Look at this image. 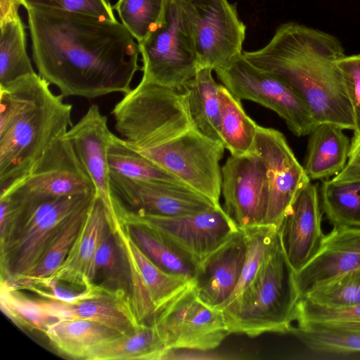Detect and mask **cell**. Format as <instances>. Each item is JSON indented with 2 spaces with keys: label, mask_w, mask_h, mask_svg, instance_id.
I'll list each match as a JSON object with an SVG mask.
<instances>
[{
  "label": "cell",
  "mask_w": 360,
  "mask_h": 360,
  "mask_svg": "<svg viewBox=\"0 0 360 360\" xmlns=\"http://www.w3.org/2000/svg\"><path fill=\"white\" fill-rule=\"evenodd\" d=\"M101 274L98 284L106 290L130 296L131 276L126 255L110 225L100 243L90 265L87 282L89 288Z\"/></svg>",
  "instance_id": "f546056e"
},
{
  "label": "cell",
  "mask_w": 360,
  "mask_h": 360,
  "mask_svg": "<svg viewBox=\"0 0 360 360\" xmlns=\"http://www.w3.org/2000/svg\"><path fill=\"white\" fill-rule=\"evenodd\" d=\"M225 149L221 141L193 128L160 145L136 151L221 206L220 160Z\"/></svg>",
  "instance_id": "ba28073f"
},
{
  "label": "cell",
  "mask_w": 360,
  "mask_h": 360,
  "mask_svg": "<svg viewBox=\"0 0 360 360\" xmlns=\"http://www.w3.org/2000/svg\"><path fill=\"white\" fill-rule=\"evenodd\" d=\"M24 8H41L87 14L117 21L113 6L108 0H20Z\"/></svg>",
  "instance_id": "f35d334b"
},
{
  "label": "cell",
  "mask_w": 360,
  "mask_h": 360,
  "mask_svg": "<svg viewBox=\"0 0 360 360\" xmlns=\"http://www.w3.org/2000/svg\"><path fill=\"white\" fill-rule=\"evenodd\" d=\"M255 151L262 160L269 184V202L263 224L277 228L297 193L310 179L284 135L258 125Z\"/></svg>",
  "instance_id": "9a60e30c"
},
{
  "label": "cell",
  "mask_w": 360,
  "mask_h": 360,
  "mask_svg": "<svg viewBox=\"0 0 360 360\" xmlns=\"http://www.w3.org/2000/svg\"><path fill=\"white\" fill-rule=\"evenodd\" d=\"M218 98L221 115V138L231 155H243L255 150L258 124L245 112L241 102L223 84Z\"/></svg>",
  "instance_id": "1f68e13d"
},
{
  "label": "cell",
  "mask_w": 360,
  "mask_h": 360,
  "mask_svg": "<svg viewBox=\"0 0 360 360\" xmlns=\"http://www.w3.org/2000/svg\"><path fill=\"white\" fill-rule=\"evenodd\" d=\"M123 214L155 229L197 265L240 229L221 206L183 216L164 217L134 212L117 206Z\"/></svg>",
  "instance_id": "4fadbf2b"
},
{
  "label": "cell",
  "mask_w": 360,
  "mask_h": 360,
  "mask_svg": "<svg viewBox=\"0 0 360 360\" xmlns=\"http://www.w3.org/2000/svg\"><path fill=\"white\" fill-rule=\"evenodd\" d=\"M295 321L297 324L311 321L360 322V303L347 307L330 308L302 299L296 304Z\"/></svg>",
  "instance_id": "ab89813d"
},
{
  "label": "cell",
  "mask_w": 360,
  "mask_h": 360,
  "mask_svg": "<svg viewBox=\"0 0 360 360\" xmlns=\"http://www.w3.org/2000/svg\"><path fill=\"white\" fill-rule=\"evenodd\" d=\"M243 56L290 86L316 124L330 122L354 131L352 108L338 66L345 51L337 37L290 22L280 25L263 48Z\"/></svg>",
  "instance_id": "7a4b0ae2"
},
{
  "label": "cell",
  "mask_w": 360,
  "mask_h": 360,
  "mask_svg": "<svg viewBox=\"0 0 360 360\" xmlns=\"http://www.w3.org/2000/svg\"><path fill=\"white\" fill-rule=\"evenodd\" d=\"M212 70L200 68L183 86L189 112L195 128L206 136L221 141V115L218 98L219 84Z\"/></svg>",
  "instance_id": "f1b7e54d"
},
{
  "label": "cell",
  "mask_w": 360,
  "mask_h": 360,
  "mask_svg": "<svg viewBox=\"0 0 360 360\" xmlns=\"http://www.w3.org/2000/svg\"><path fill=\"white\" fill-rule=\"evenodd\" d=\"M110 173L139 181L182 183L112 133L107 148Z\"/></svg>",
  "instance_id": "d6a6232c"
},
{
  "label": "cell",
  "mask_w": 360,
  "mask_h": 360,
  "mask_svg": "<svg viewBox=\"0 0 360 360\" xmlns=\"http://www.w3.org/2000/svg\"><path fill=\"white\" fill-rule=\"evenodd\" d=\"M321 221L318 188L309 182L297 193L276 228L281 249L295 272L321 250L326 236Z\"/></svg>",
  "instance_id": "ac0fdd59"
},
{
  "label": "cell",
  "mask_w": 360,
  "mask_h": 360,
  "mask_svg": "<svg viewBox=\"0 0 360 360\" xmlns=\"http://www.w3.org/2000/svg\"><path fill=\"white\" fill-rule=\"evenodd\" d=\"M13 186L43 198L96 191L92 180L65 134L56 139L30 174Z\"/></svg>",
  "instance_id": "e0dca14e"
},
{
  "label": "cell",
  "mask_w": 360,
  "mask_h": 360,
  "mask_svg": "<svg viewBox=\"0 0 360 360\" xmlns=\"http://www.w3.org/2000/svg\"><path fill=\"white\" fill-rule=\"evenodd\" d=\"M295 271L281 249L278 236L253 280L224 308L230 333L255 337L266 333H288L299 301Z\"/></svg>",
  "instance_id": "5b68a950"
},
{
  "label": "cell",
  "mask_w": 360,
  "mask_h": 360,
  "mask_svg": "<svg viewBox=\"0 0 360 360\" xmlns=\"http://www.w3.org/2000/svg\"><path fill=\"white\" fill-rule=\"evenodd\" d=\"M155 325L171 351L212 350L231 334L223 311L202 301L195 283L158 315Z\"/></svg>",
  "instance_id": "8fae6325"
},
{
  "label": "cell",
  "mask_w": 360,
  "mask_h": 360,
  "mask_svg": "<svg viewBox=\"0 0 360 360\" xmlns=\"http://www.w3.org/2000/svg\"><path fill=\"white\" fill-rule=\"evenodd\" d=\"M118 215L131 238L154 264L168 274L195 282L198 265L186 254L150 225Z\"/></svg>",
  "instance_id": "d4e9b609"
},
{
  "label": "cell",
  "mask_w": 360,
  "mask_h": 360,
  "mask_svg": "<svg viewBox=\"0 0 360 360\" xmlns=\"http://www.w3.org/2000/svg\"><path fill=\"white\" fill-rule=\"evenodd\" d=\"M360 163V134H354L350 142L348 165Z\"/></svg>",
  "instance_id": "7bdbcfd3"
},
{
  "label": "cell",
  "mask_w": 360,
  "mask_h": 360,
  "mask_svg": "<svg viewBox=\"0 0 360 360\" xmlns=\"http://www.w3.org/2000/svg\"><path fill=\"white\" fill-rule=\"evenodd\" d=\"M0 193L27 176L73 125L72 106L34 72L0 88Z\"/></svg>",
  "instance_id": "3957f363"
},
{
  "label": "cell",
  "mask_w": 360,
  "mask_h": 360,
  "mask_svg": "<svg viewBox=\"0 0 360 360\" xmlns=\"http://www.w3.org/2000/svg\"><path fill=\"white\" fill-rule=\"evenodd\" d=\"M0 307L2 312L18 328L45 333L57 320L45 314L29 297L1 279Z\"/></svg>",
  "instance_id": "d590c367"
},
{
  "label": "cell",
  "mask_w": 360,
  "mask_h": 360,
  "mask_svg": "<svg viewBox=\"0 0 360 360\" xmlns=\"http://www.w3.org/2000/svg\"><path fill=\"white\" fill-rule=\"evenodd\" d=\"M200 68L224 67L243 54L246 27L228 0H179Z\"/></svg>",
  "instance_id": "30bf717a"
},
{
  "label": "cell",
  "mask_w": 360,
  "mask_h": 360,
  "mask_svg": "<svg viewBox=\"0 0 360 360\" xmlns=\"http://www.w3.org/2000/svg\"><path fill=\"white\" fill-rule=\"evenodd\" d=\"M115 129L135 150L151 148L195 128L186 94L141 79L111 112Z\"/></svg>",
  "instance_id": "8992f818"
},
{
  "label": "cell",
  "mask_w": 360,
  "mask_h": 360,
  "mask_svg": "<svg viewBox=\"0 0 360 360\" xmlns=\"http://www.w3.org/2000/svg\"><path fill=\"white\" fill-rule=\"evenodd\" d=\"M243 231L235 233L198 265L195 288L200 299L219 308L234 291L246 256Z\"/></svg>",
  "instance_id": "44dd1931"
},
{
  "label": "cell",
  "mask_w": 360,
  "mask_h": 360,
  "mask_svg": "<svg viewBox=\"0 0 360 360\" xmlns=\"http://www.w3.org/2000/svg\"><path fill=\"white\" fill-rule=\"evenodd\" d=\"M176 1V0H175Z\"/></svg>",
  "instance_id": "bcb514c9"
},
{
  "label": "cell",
  "mask_w": 360,
  "mask_h": 360,
  "mask_svg": "<svg viewBox=\"0 0 360 360\" xmlns=\"http://www.w3.org/2000/svg\"><path fill=\"white\" fill-rule=\"evenodd\" d=\"M0 88L36 72L27 51L26 27L19 13L0 19Z\"/></svg>",
  "instance_id": "4dcf8cb0"
},
{
  "label": "cell",
  "mask_w": 360,
  "mask_h": 360,
  "mask_svg": "<svg viewBox=\"0 0 360 360\" xmlns=\"http://www.w3.org/2000/svg\"><path fill=\"white\" fill-rule=\"evenodd\" d=\"M167 347L156 325H140L96 347L88 360H161L169 359Z\"/></svg>",
  "instance_id": "4316f807"
},
{
  "label": "cell",
  "mask_w": 360,
  "mask_h": 360,
  "mask_svg": "<svg viewBox=\"0 0 360 360\" xmlns=\"http://www.w3.org/2000/svg\"><path fill=\"white\" fill-rule=\"evenodd\" d=\"M360 270V228L333 227L316 255L295 272L299 300L315 288L347 273Z\"/></svg>",
  "instance_id": "ffe728a7"
},
{
  "label": "cell",
  "mask_w": 360,
  "mask_h": 360,
  "mask_svg": "<svg viewBox=\"0 0 360 360\" xmlns=\"http://www.w3.org/2000/svg\"><path fill=\"white\" fill-rule=\"evenodd\" d=\"M167 0H117L113 6L121 23L137 43L163 20Z\"/></svg>",
  "instance_id": "8d00e7d4"
},
{
  "label": "cell",
  "mask_w": 360,
  "mask_h": 360,
  "mask_svg": "<svg viewBox=\"0 0 360 360\" xmlns=\"http://www.w3.org/2000/svg\"><path fill=\"white\" fill-rule=\"evenodd\" d=\"M35 304L47 315L58 320L84 319L94 321L121 334L130 333L138 322L128 295L103 292L74 303L34 298Z\"/></svg>",
  "instance_id": "7402d4cb"
},
{
  "label": "cell",
  "mask_w": 360,
  "mask_h": 360,
  "mask_svg": "<svg viewBox=\"0 0 360 360\" xmlns=\"http://www.w3.org/2000/svg\"><path fill=\"white\" fill-rule=\"evenodd\" d=\"M20 6V0H0V19L11 13L18 12Z\"/></svg>",
  "instance_id": "ee69618b"
},
{
  "label": "cell",
  "mask_w": 360,
  "mask_h": 360,
  "mask_svg": "<svg viewBox=\"0 0 360 360\" xmlns=\"http://www.w3.org/2000/svg\"><path fill=\"white\" fill-rule=\"evenodd\" d=\"M110 184L115 205L134 212L177 217L218 207L184 184L134 180L112 173Z\"/></svg>",
  "instance_id": "2e32d148"
},
{
  "label": "cell",
  "mask_w": 360,
  "mask_h": 360,
  "mask_svg": "<svg viewBox=\"0 0 360 360\" xmlns=\"http://www.w3.org/2000/svg\"><path fill=\"white\" fill-rule=\"evenodd\" d=\"M338 66L352 108L354 134H360V54L344 56L338 61Z\"/></svg>",
  "instance_id": "60d3db41"
},
{
  "label": "cell",
  "mask_w": 360,
  "mask_h": 360,
  "mask_svg": "<svg viewBox=\"0 0 360 360\" xmlns=\"http://www.w3.org/2000/svg\"><path fill=\"white\" fill-rule=\"evenodd\" d=\"M112 134L108 118L99 107L91 105L84 115L65 134L86 172L97 195L103 200L110 222L119 219L110 188L107 148Z\"/></svg>",
  "instance_id": "d6986e66"
},
{
  "label": "cell",
  "mask_w": 360,
  "mask_h": 360,
  "mask_svg": "<svg viewBox=\"0 0 360 360\" xmlns=\"http://www.w3.org/2000/svg\"><path fill=\"white\" fill-rule=\"evenodd\" d=\"M109 225L128 261L130 300L136 319L141 325H155L158 315L195 282L168 274L154 264L136 244L120 218Z\"/></svg>",
  "instance_id": "7c38bea8"
},
{
  "label": "cell",
  "mask_w": 360,
  "mask_h": 360,
  "mask_svg": "<svg viewBox=\"0 0 360 360\" xmlns=\"http://www.w3.org/2000/svg\"><path fill=\"white\" fill-rule=\"evenodd\" d=\"M44 335L61 355L74 359L88 360L94 349L122 334L94 321L66 319L53 323Z\"/></svg>",
  "instance_id": "484cf974"
},
{
  "label": "cell",
  "mask_w": 360,
  "mask_h": 360,
  "mask_svg": "<svg viewBox=\"0 0 360 360\" xmlns=\"http://www.w3.org/2000/svg\"><path fill=\"white\" fill-rule=\"evenodd\" d=\"M108 1H110V0H108Z\"/></svg>",
  "instance_id": "f6af8a7d"
},
{
  "label": "cell",
  "mask_w": 360,
  "mask_h": 360,
  "mask_svg": "<svg viewBox=\"0 0 360 360\" xmlns=\"http://www.w3.org/2000/svg\"><path fill=\"white\" fill-rule=\"evenodd\" d=\"M108 226L109 214L96 193L68 256L50 277L59 282L89 288L88 271Z\"/></svg>",
  "instance_id": "603a6c76"
},
{
  "label": "cell",
  "mask_w": 360,
  "mask_h": 360,
  "mask_svg": "<svg viewBox=\"0 0 360 360\" xmlns=\"http://www.w3.org/2000/svg\"><path fill=\"white\" fill-rule=\"evenodd\" d=\"M304 169L310 180L328 178L346 166L350 149L343 129L330 122L316 124L309 134Z\"/></svg>",
  "instance_id": "cb8c5ba5"
},
{
  "label": "cell",
  "mask_w": 360,
  "mask_h": 360,
  "mask_svg": "<svg viewBox=\"0 0 360 360\" xmlns=\"http://www.w3.org/2000/svg\"><path fill=\"white\" fill-rule=\"evenodd\" d=\"M222 207L240 230L263 224L269 202L264 165L254 150L230 155L221 167Z\"/></svg>",
  "instance_id": "5bb4252c"
},
{
  "label": "cell",
  "mask_w": 360,
  "mask_h": 360,
  "mask_svg": "<svg viewBox=\"0 0 360 360\" xmlns=\"http://www.w3.org/2000/svg\"><path fill=\"white\" fill-rule=\"evenodd\" d=\"M288 333L316 353L338 355L360 352V322H306L292 326Z\"/></svg>",
  "instance_id": "83f0119b"
},
{
  "label": "cell",
  "mask_w": 360,
  "mask_h": 360,
  "mask_svg": "<svg viewBox=\"0 0 360 360\" xmlns=\"http://www.w3.org/2000/svg\"><path fill=\"white\" fill-rule=\"evenodd\" d=\"M332 179L338 182L360 181V163L354 165L347 164L345 168Z\"/></svg>",
  "instance_id": "b9f144b4"
},
{
  "label": "cell",
  "mask_w": 360,
  "mask_h": 360,
  "mask_svg": "<svg viewBox=\"0 0 360 360\" xmlns=\"http://www.w3.org/2000/svg\"><path fill=\"white\" fill-rule=\"evenodd\" d=\"M321 201L333 227L360 228V181H324Z\"/></svg>",
  "instance_id": "836d02e7"
},
{
  "label": "cell",
  "mask_w": 360,
  "mask_h": 360,
  "mask_svg": "<svg viewBox=\"0 0 360 360\" xmlns=\"http://www.w3.org/2000/svg\"><path fill=\"white\" fill-rule=\"evenodd\" d=\"M141 79L183 91L200 69L188 22L179 0H167L165 17L142 41Z\"/></svg>",
  "instance_id": "52a82bcc"
},
{
  "label": "cell",
  "mask_w": 360,
  "mask_h": 360,
  "mask_svg": "<svg viewBox=\"0 0 360 360\" xmlns=\"http://www.w3.org/2000/svg\"><path fill=\"white\" fill-rule=\"evenodd\" d=\"M303 299L330 308L360 303V270L347 273L315 288Z\"/></svg>",
  "instance_id": "74e56055"
},
{
  "label": "cell",
  "mask_w": 360,
  "mask_h": 360,
  "mask_svg": "<svg viewBox=\"0 0 360 360\" xmlns=\"http://www.w3.org/2000/svg\"><path fill=\"white\" fill-rule=\"evenodd\" d=\"M222 84L238 100L256 102L276 112L297 136L309 134L316 122L302 98L286 82L250 63L243 54L216 69Z\"/></svg>",
  "instance_id": "9c48e42d"
},
{
  "label": "cell",
  "mask_w": 360,
  "mask_h": 360,
  "mask_svg": "<svg viewBox=\"0 0 360 360\" xmlns=\"http://www.w3.org/2000/svg\"><path fill=\"white\" fill-rule=\"evenodd\" d=\"M38 74L63 97L129 92L139 46L118 20L62 10L25 8Z\"/></svg>",
  "instance_id": "6da1fadb"
},
{
  "label": "cell",
  "mask_w": 360,
  "mask_h": 360,
  "mask_svg": "<svg viewBox=\"0 0 360 360\" xmlns=\"http://www.w3.org/2000/svg\"><path fill=\"white\" fill-rule=\"evenodd\" d=\"M94 198L78 208L63 222L49 242L31 273L22 279L44 278L51 276L55 273L68 256Z\"/></svg>",
  "instance_id": "e575fe53"
},
{
  "label": "cell",
  "mask_w": 360,
  "mask_h": 360,
  "mask_svg": "<svg viewBox=\"0 0 360 360\" xmlns=\"http://www.w3.org/2000/svg\"><path fill=\"white\" fill-rule=\"evenodd\" d=\"M96 193L43 198L18 186L1 193V279L27 277L63 222Z\"/></svg>",
  "instance_id": "277c9868"
}]
</instances>
